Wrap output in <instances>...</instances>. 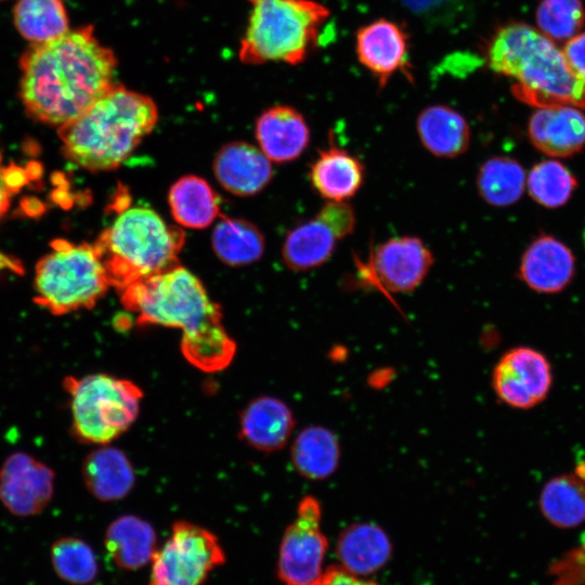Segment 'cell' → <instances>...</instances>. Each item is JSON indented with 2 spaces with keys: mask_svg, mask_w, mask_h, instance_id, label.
I'll list each match as a JSON object with an SVG mask.
<instances>
[{
  "mask_svg": "<svg viewBox=\"0 0 585 585\" xmlns=\"http://www.w3.org/2000/svg\"><path fill=\"white\" fill-rule=\"evenodd\" d=\"M340 443L326 427L309 426L296 437L291 446V461L302 477L324 480L337 470Z\"/></svg>",
  "mask_w": 585,
  "mask_h": 585,
  "instance_id": "484cf974",
  "label": "cell"
},
{
  "mask_svg": "<svg viewBox=\"0 0 585 585\" xmlns=\"http://www.w3.org/2000/svg\"><path fill=\"white\" fill-rule=\"evenodd\" d=\"M117 58L90 25L32 43L21 56L20 95L29 115L63 126L113 84Z\"/></svg>",
  "mask_w": 585,
  "mask_h": 585,
  "instance_id": "6da1fadb",
  "label": "cell"
},
{
  "mask_svg": "<svg viewBox=\"0 0 585 585\" xmlns=\"http://www.w3.org/2000/svg\"><path fill=\"white\" fill-rule=\"evenodd\" d=\"M355 51L380 88L399 70L410 77L408 35L393 21L379 18L362 26L356 31Z\"/></svg>",
  "mask_w": 585,
  "mask_h": 585,
  "instance_id": "5bb4252c",
  "label": "cell"
},
{
  "mask_svg": "<svg viewBox=\"0 0 585 585\" xmlns=\"http://www.w3.org/2000/svg\"><path fill=\"white\" fill-rule=\"evenodd\" d=\"M337 240L332 229L315 216L287 234L282 248L284 262L296 271L317 268L329 259Z\"/></svg>",
  "mask_w": 585,
  "mask_h": 585,
  "instance_id": "83f0119b",
  "label": "cell"
},
{
  "mask_svg": "<svg viewBox=\"0 0 585 585\" xmlns=\"http://www.w3.org/2000/svg\"><path fill=\"white\" fill-rule=\"evenodd\" d=\"M341 567L354 575L378 571L391 556V543L385 531L375 523L359 522L346 528L337 542Z\"/></svg>",
  "mask_w": 585,
  "mask_h": 585,
  "instance_id": "44dd1931",
  "label": "cell"
},
{
  "mask_svg": "<svg viewBox=\"0 0 585 585\" xmlns=\"http://www.w3.org/2000/svg\"><path fill=\"white\" fill-rule=\"evenodd\" d=\"M538 506L555 526L572 529L585 522V460L572 472L549 479L543 486Z\"/></svg>",
  "mask_w": 585,
  "mask_h": 585,
  "instance_id": "7402d4cb",
  "label": "cell"
},
{
  "mask_svg": "<svg viewBox=\"0 0 585 585\" xmlns=\"http://www.w3.org/2000/svg\"><path fill=\"white\" fill-rule=\"evenodd\" d=\"M574 274L572 251L550 235L536 237L521 257L519 277L537 292H559L571 283Z\"/></svg>",
  "mask_w": 585,
  "mask_h": 585,
  "instance_id": "9a60e30c",
  "label": "cell"
},
{
  "mask_svg": "<svg viewBox=\"0 0 585 585\" xmlns=\"http://www.w3.org/2000/svg\"><path fill=\"white\" fill-rule=\"evenodd\" d=\"M51 560L55 573L74 585H87L98 575V561L92 548L77 537H62L51 547Z\"/></svg>",
  "mask_w": 585,
  "mask_h": 585,
  "instance_id": "d6a6232c",
  "label": "cell"
},
{
  "mask_svg": "<svg viewBox=\"0 0 585 585\" xmlns=\"http://www.w3.org/2000/svg\"><path fill=\"white\" fill-rule=\"evenodd\" d=\"M422 145L432 155L454 158L464 154L470 143V128L457 110L443 104L424 108L416 120Z\"/></svg>",
  "mask_w": 585,
  "mask_h": 585,
  "instance_id": "603a6c76",
  "label": "cell"
},
{
  "mask_svg": "<svg viewBox=\"0 0 585 585\" xmlns=\"http://www.w3.org/2000/svg\"><path fill=\"white\" fill-rule=\"evenodd\" d=\"M317 585H378L373 581H364L350 573L341 566H330L322 574Z\"/></svg>",
  "mask_w": 585,
  "mask_h": 585,
  "instance_id": "f35d334b",
  "label": "cell"
},
{
  "mask_svg": "<svg viewBox=\"0 0 585 585\" xmlns=\"http://www.w3.org/2000/svg\"><path fill=\"white\" fill-rule=\"evenodd\" d=\"M585 21L581 0H542L536 11L538 30L551 40H569Z\"/></svg>",
  "mask_w": 585,
  "mask_h": 585,
  "instance_id": "836d02e7",
  "label": "cell"
},
{
  "mask_svg": "<svg viewBox=\"0 0 585 585\" xmlns=\"http://www.w3.org/2000/svg\"><path fill=\"white\" fill-rule=\"evenodd\" d=\"M36 266L35 300L54 314L92 308L109 282L93 245L56 240Z\"/></svg>",
  "mask_w": 585,
  "mask_h": 585,
  "instance_id": "ba28073f",
  "label": "cell"
},
{
  "mask_svg": "<svg viewBox=\"0 0 585 585\" xmlns=\"http://www.w3.org/2000/svg\"><path fill=\"white\" fill-rule=\"evenodd\" d=\"M528 135L548 156H573L585 147V115L572 106L537 108L529 119Z\"/></svg>",
  "mask_w": 585,
  "mask_h": 585,
  "instance_id": "2e32d148",
  "label": "cell"
},
{
  "mask_svg": "<svg viewBox=\"0 0 585 585\" xmlns=\"http://www.w3.org/2000/svg\"><path fill=\"white\" fill-rule=\"evenodd\" d=\"M562 52L571 69L585 79V32L570 38Z\"/></svg>",
  "mask_w": 585,
  "mask_h": 585,
  "instance_id": "74e56055",
  "label": "cell"
},
{
  "mask_svg": "<svg viewBox=\"0 0 585 585\" xmlns=\"http://www.w3.org/2000/svg\"><path fill=\"white\" fill-rule=\"evenodd\" d=\"M157 119V105L150 96L114 83L81 115L60 127L63 152L84 169H115L153 130Z\"/></svg>",
  "mask_w": 585,
  "mask_h": 585,
  "instance_id": "277c9868",
  "label": "cell"
},
{
  "mask_svg": "<svg viewBox=\"0 0 585 585\" xmlns=\"http://www.w3.org/2000/svg\"><path fill=\"white\" fill-rule=\"evenodd\" d=\"M73 431L87 443L107 444L127 431L139 415L142 390L132 381L99 373L68 376Z\"/></svg>",
  "mask_w": 585,
  "mask_h": 585,
  "instance_id": "52a82bcc",
  "label": "cell"
},
{
  "mask_svg": "<svg viewBox=\"0 0 585 585\" xmlns=\"http://www.w3.org/2000/svg\"><path fill=\"white\" fill-rule=\"evenodd\" d=\"M13 20L18 32L32 43L49 41L69 30L62 0H18Z\"/></svg>",
  "mask_w": 585,
  "mask_h": 585,
  "instance_id": "4dcf8cb0",
  "label": "cell"
},
{
  "mask_svg": "<svg viewBox=\"0 0 585 585\" xmlns=\"http://www.w3.org/2000/svg\"><path fill=\"white\" fill-rule=\"evenodd\" d=\"M249 15L239 42L247 65L302 63L318 43L328 8L314 0H247Z\"/></svg>",
  "mask_w": 585,
  "mask_h": 585,
  "instance_id": "8992f818",
  "label": "cell"
},
{
  "mask_svg": "<svg viewBox=\"0 0 585 585\" xmlns=\"http://www.w3.org/2000/svg\"><path fill=\"white\" fill-rule=\"evenodd\" d=\"M118 292L138 325L180 329L182 353L198 369L214 373L232 362L236 344L222 324L220 307L187 269L179 264Z\"/></svg>",
  "mask_w": 585,
  "mask_h": 585,
  "instance_id": "7a4b0ae2",
  "label": "cell"
},
{
  "mask_svg": "<svg viewBox=\"0 0 585 585\" xmlns=\"http://www.w3.org/2000/svg\"><path fill=\"white\" fill-rule=\"evenodd\" d=\"M321 520L320 502L310 495L303 497L280 546L277 575L284 585H317L321 580L328 547Z\"/></svg>",
  "mask_w": 585,
  "mask_h": 585,
  "instance_id": "30bf717a",
  "label": "cell"
},
{
  "mask_svg": "<svg viewBox=\"0 0 585 585\" xmlns=\"http://www.w3.org/2000/svg\"><path fill=\"white\" fill-rule=\"evenodd\" d=\"M255 133L261 152L276 162L296 159L310 141L306 119L287 105L272 106L262 112L256 121Z\"/></svg>",
  "mask_w": 585,
  "mask_h": 585,
  "instance_id": "ac0fdd59",
  "label": "cell"
},
{
  "mask_svg": "<svg viewBox=\"0 0 585 585\" xmlns=\"http://www.w3.org/2000/svg\"><path fill=\"white\" fill-rule=\"evenodd\" d=\"M485 57L491 70L514 79L511 92L519 101L537 108H585V79L538 29L521 22L503 25L491 37Z\"/></svg>",
  "mask_w": 585,
  "mask_h": 585,
  "instance_id": "3957f363",
  "label": "cell"
},
{
  "mask_svg": "<svg viewBox=\"0 0 585 585\" xmlns=\"http://www.w3.org/2000/svg\"><path fill=\"white\" fill-rule=\"evenodd\" d=\"M5 270L23 273V266L18 260L0 252V272Z\"/></svg>",
  "mask_w": 585,
  "mask_h": 585,
  "instance_id": "ab89813d",
  "label": "cell"
},
{
  "mask_svg": "<svg viewBox=\"0 0 585 585\" xmlns=\"http://www.w3.org/2000/svg\"><path fill=\"white\" fill-rule=\"evenodd\" d=\"M168 203L173 219L183 226L204 229L220 213L219 196L204 179L187 174L169 190Z\"/></svg>",
  "mask_w": 585,
  "mask_h": 585,
  "instance_id": "4316f807",
  "label": "cell"
},
{
  "mask_svg": "<svg viewBox=\"0 0 585 585\" xmlns=\"http://www.w3.org/2000/svg\"><path fill=\"white\" fill-rule=\"evenodd\" d=\"M156 541V532L147 521L122 516L108 525L104 543L116 566L136 570L152 562L157 550Z\"/></svg>",
  "mask_w": 585,
  "mask_h": 585,
  "instance_id": "cb8c5ba5",
  "label": "cell"
},
{
  "mask_svg": "<svg viewBox=\"0 0 585 585\" xmlns=\"http://www.w3.org/2000/svg\"><path fill=\"white\" fill-rule=\"evenodd\" d=\"M224 561V551L214 534L194 523L178 521L152 559L150 585H203Z\"/></svg>",
  "mask_w": 585,
  "mask_h": 585,
  "instance_id": "9c48e42d",
  "label": "cell"
},
{
  "mask_svg": "<svg viewBox=\"0 0 585 585\" xmlns=\"http://www.w3.org/2000/svg\"><path fill=\"white\" fill-rule=\"evenodd\" d=\"M316 216L332 229L338 239L350 235L356 223L355 212L347 202L328 200Z\"/></svg>",
  "mask_w": 585,
  "mask_h": 585,
  "instance_id": "e575fe53",
  "label": "cell"
},
{
  "mask_svg": "<svg viewBox=\"0 0 585 585\" xmlns=\"http://www.w3.org/2000/svg\"><path fill=\"white\" fill-rule=\"evenodd\" d=\"M526 185L530 196L537 204L554 209L571 198L577 181L560 161L543 160L530 170Z\"/></svg>",
  "mask_w": 585,
  "mask_h": 585,
  "instance_id": "1f68e13d",
  "label": "cell"
},
{
  "mask_svg": "<svg viewBox=\"0 0 585 585\" xmlns=\"http://www.w3.org/2000/svg\"><path fill=\"white\" fill-rule=\"evenodd\" d=\"M86 486L102 502L125 497L134 484V472L128 457L119 450L103 446L91 452L82 467Z\"/></svg>",
  "mask_w": 585,
  "mask_h": 585,
  "instance_id": "d4e9b609",
  "label": "cell"
},
{
  "mask_svg": "<svg viewBox=\"0 0 585 585\" xmlns=\"http://www.w3.org/2000/svg\"><path fill=\"white\" fill-rule=\"evenodd\" d=\"M414 14L427 20L440 21L447 18L458 9L463 0H399Z\"/></svg>",
  "mask_w": 585,
  "mask_h": 585,
  "instance_id": "8d00e7d4",
  "label": "cell"
},
{
  "mask_svg": "<svg viewBox=\"0 0 585 585\" xmlns=\"http://www.w3.org/2000/svg\"><path fill=\"white\" fill-rule=\"evenodd\" d=\"M361 278L385 292H408L425 280L433 263L431 250L416 236L390 238L378 245Z\"/></svg>",
  "mask_w": 585,
  "mask_h": 585,
  "instance_id": "8fae6325",
  "label": "cell"
},
{
  "mask_svg": "<svg viewBox=\"0 0 585 585\" xmlns=\"http://www.w3.org/2000/svg\"><path fill=\"white\" fill-rule=\"evenodd\" d=\"M310 180L315 191L332 202H346L361 188L365 168L348 151L330 145L318 152L311 165Z\"/></svg>",
  "mask_w": 585,
  "mask_h": 585,
  "instance_id": "ffe728a7",
  "label": "cell"
},
{
  "mask_svg": "<svg viewBox=\"0 0 585 585\" xmlns=\"http://www.w3.org/2000/svg\"><path fill=\"white\" fill-rule=\"evenodd\" d=\"M53 489L52 469L29 454L10 455L0 469V500L16 516H32L43 510Z\"/></svg>",
  "mask_w": 585,
  "mask_h": 585,
  "instance_id": "4fadbf2b",
  "label": "cell"
},
{
  "mask_svg": "<svg viewBox=\"0 0 585 585\" xmlns=\"http://www.w3.org/2000/svg\"><path fill=\"white\" fill-rule=\"evenodd\" d=\"M25 183H27L26 170L14 165L3 166L0 155V218L8 210L12 196Z\"/></svg>",
  "mask_w": 585,
  "mask_h": 585,
  "instance_id": "d590c367",
  "label": "cell"
},
{
  "mask_svg": "<svg viewBox=\"0 0 585 585\" xmlns=\"http://www.w3.org/2000/svg\"><path fill=\"white\" fill-rule=\"evenodd\" d=\"M185 242L181 229L147 207L122 210L93 245L110 286H127L179 265Z\"/></svg>",
  "mask_w": 585,
  "mask_h": 585,
  "instance_id": "5b68a950",
  "label": "cell"
},
{
  "mask_svg": "<svg viewBox=\"0 0 585 585\" xmlns=\"http://www.w3.org/2000/svg\"><path fill=\"white\" fill-rule=\"evenodd\" d=\"M211 245L223 263L242 266L261 258L264 251V237L251 222L224 217L212 231Z\"/></svg>",
  "mask_w": 585,
  "mask_h": 585,
  "instance_id": "f1b7e54d",
  "label": "cell"
},
{
  "mask_svg": "<svg viewBox=\"0 0 585 585\" xmlns=\"http://www.w3.org/2000/svg\"><path fill=\"white\" fill-rule=\"evenodd\" d=\"M294 426V415L283 401L261 396L251 401L243 410L239 434L253 448L274 452L288 442Z\"/></svg>",
  "mask_w": 585,
  "mask_h": 585,
  "instance_id": "d6986e66",
  "label": "cell"
},
{
  "mask_svg": "<svg viewBox=\"0 0 585 585\" xmlns=\"http://www.w3.org/2000/svg\"><path fill=\"white\" fill-rule=\"evenodd\" d=\"M552 384L547 358L530 347L507 350L497 361L492 386L497 398L508 406L529 410L542 403Z\"/></svg>",
  "mask_w": 585,
  "mask_h": 585,
  "instance_id": "7c38bea8",
  "label": "cell"
},
{
  "mask_svg": "<svg viewBox=\"0 0 585 585\" xmlns=\"http://www.w3.org/2000/svg\"><path fill=\"white\" fill-rule=\"evenodd\" d=\"M213 172L220 185L237 196H250L271 181V160L260 148L246 142L223 145L213 160Z\"/></svg>",
  "mask_w": 585,
  "mask_h": 585,
  "instance_id": "e0dca14e",
  "label": "cell"
},
{
  "mask_svg": "<svg viewBox=\"0 0 585 585\" xmlns=\"http://www.w3.org/2000/svg\"><path fill=\"white\" fill-rule=\"evenodd\" d=\"M1 1V0H0Z\"/></svg>",
  "mask_w": 585,
  "mask_h": 585,
  "instance_id": "60d3db41",
  "label": "cell"
},
{
  "mask_svg": "<svg viewBox=\"0 0 585 585\" xmlns=\"http://www.w3.org/2000/svg\"><path fill=\"white\" fill-rule=\"evenodd\" d=\"M477 187L484 202L494 207H507L520 199L525 187V172L519 161L507 156H494L479 168Z\"/></svg>",
  "mask_w": 585,
  "mask_h": 585,
  "instance_id": "f546056e",
  "label": "cell"
}]
</instances>
